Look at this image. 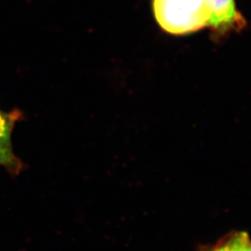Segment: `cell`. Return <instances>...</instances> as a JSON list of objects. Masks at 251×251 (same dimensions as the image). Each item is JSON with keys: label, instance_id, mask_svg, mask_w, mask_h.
<instances>
[{"label": "cell", "instance_id": "obj_1", "mask_svg": "<svg viewBox=\"0 0 251 251\" xmlns=\"http://www.w3.org/2000/svg\"><path fill=\"white\" fill-rule=\"evenodd\" d=\"M152 10L159 26L176 36L209 26L212 16L210 0H152Z\"/></svg>", "mask_w": 251, "mask_h": 251}, {"label": "cell", "instance_id": "obj_5", "mask_svg": "<svg viewBox=\"0 0 251 251\" xmlns=\"http://www.w3.org/2000/svg\"><path fill=\"white\" fill-rule=\"evenodd\" d=\"M243 251H251V240L247 243V245L245 246Z\"/></svg>", "mask_w": 251, "mask_h": 251}, {"label": "cell", "instance_id": "obj_2", "mask_svg": "<svg viewBox=\"0 0 251 251\" xmlns=\"http://www.w3.org/2000/svg\"><path fill=\"white\" fill-rule=\"evenodd\" d=\"M22 118L18 110L4 112L0 110V166L11 174H18L24 165L14 153L11 134L15 124Z\"/></svg>", "mask_w": 251, "mask_h": 251}, {"label": "cell", "instance_id": "obj_4", "mask_svg": "<svg viewBox=\"0 0 251 251\" xmlns=\"http://www.w3.org/2000/svg\"><path fill=\"white\" fill-rule=\"evenodd\" d=\"M250 240L251 238L247 233H232L203 251H243Z\"/></svg>", "mask_w": 251, "mask_h": 251}, {"label": "cell", "instance_id": "obj_3", "mask_svg": "<svg viewBox=\"0 0 251 251\" xmlns=\"http://www.w3.org/2000/svg\"><path fill=\"white\" fill-rule=\"evenodd\" d=\"M212 16L209 28L218 35L230 31H240L246 26V21L236 8L234 0H210Z\"/></svg>", "mask_w": 251, "mask_h": 251}]
</instances>
